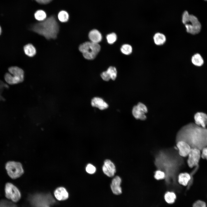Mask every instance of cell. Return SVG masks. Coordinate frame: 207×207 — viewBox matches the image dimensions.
Returning a JSON list of instances; mask_svg holds the SVG:
<instances>
[{"label":"cell","instance_id":"6da1fadb","mask_svg":"<svg viewBox=\"0 0 207 207\" xmlns=\"http://www.w3.org/2000/svg\"><path fill=\"white\" fill-rule=\"evenodd\" d=\"M207 128H203L195 124L190 123L183 127L178 132L176 142L183 141L188 143L191 148L201 151L207 146Z\"/></svg>","mask_w":207,"mask_h":207},{"label":"cell","instance_id":"7a4b0ae2","mask_svg":"<svg viewBox=\"0 0 207 207\" xmlns=\"http://www.w3.org/2000/svg\"><path fill=\"white\" fill-rule=\"evenodd\" d=\"M168 151H161L156 155L155 163L158 170L165 173V179L169 182L170 179L174 178L178 166L177 158Z\"/></svg>","mask_w":207,"mask_h":207},{"label":"cell","instance_id":"3957f363","mask_svg":"<svg viewBox=\"0 0 207 207\" xmlns=\"http://www.w3.org/2000/svg\"><path fill=\"white\" fill-rule=\"evenodd\" d=\"M31 30L47 39H55L59 32V26L55 17L52 16L33 25Z\"/></svg>","mask_w":207,"mask_h":207},{"label":"cell","instance_id":"277c9868","mask_svg":"<svg viewBox=\"0 0 207 207\" xmlns=\"http://www.w3.org/2000/svg\"><path fill=\"white\" fill-rule=\"evenodd\" d=\"M9 72L4 76L5 83L8 85H13L22 82L24 79V73L21 68L17 66H12L8 69Z\"/></svg>","mask_w":207,"mask_h":207},{"label":"cell","instance_id":"5b68a950","mask_svg":"<svg viewBox=\"0 0 207 207\" xmlns=\"http://www.w3.org/2000/svg\"><path fill=\"white\" fill-rule=\"evenodd\" d=\"M100 49V46L98 43L91 41L84 42L79 47V50L82 53L84 57L88 60L95 59Z\"/></svg>","mask_w":207,"mask_h":207},{"label":"cell","instance_id":"8992f818","mask_svg":"<svg viewBox=\"0 0 207 207\" xmlns=\"http://www.w3.org/2000/svg\"><path fill=\"white\" fill-rule=\"evenodd\" d=\"M5 167L7 175L13 179L20 177L24 172L22 165L18 161L14 160L7 161L5 164Z\"/></svg>","mask_w":207,"mask_h":207},{"label":"cell","instance_id":"52a82bcc","mask_svg":"<svg viewBox=\"0 0 207 207\" xmlns=\"http://www.w3.org/2000/svg\"><path fill=\"white\" fill-rule=\"evenodd\" d=\"M29 200L33 207H46L55 202L52 196L48 194H34L30 197Z\"/></svg>","mask_w":207,"mask_h":207},{"label":"cell","instance_id":"ba28073f","mask_svg":"<svg viewBox=\"0 0 207 207\" xmlns=\"http://www.w3.org/2000/svg\"><path fill=\"white\" fill-rule=\"evenodd\" d=\"M5 192L6 198L14 202H18L21 198V194L20 190L11 183L7 182L5 184Z\"/></svg>","mask_w":207,"mask_h":207},{"label":"cell","instance_id":"9c48e42d","mask_svg":"<svg viewBox=\"0 0 207 207\" xmlns=\"http://www.w3.org/2000/svg\"><path fill=\"white\" fill-rule=\"evenodd\" d=\"M188 33L195 34L199 33L201 29V25L198 19L193 15L190 14L188 22L185 24Z\"/></svg>","mask_w":207,"mask_h":207},{"label":"cell","instance_id":"30bf717a","mask_svg":"<svg viewBox=\"0 0 207 207\" xmlns=\"http://www.w3.org/2000/svg\"><path fill=\"white\" fill-rule=\"evenodd\" d=\"M187 163L189 167L192 168L198 166V164L201 158V150L195 148H191L188 156Z\"/></svg>","mask_w":207,"mask_h":207},{"label":"cell","instance_id":"8fae6325","mask_svg":"<svg viewBox=\"0 0 207 207\" xmlns=\"http://www.w3.org/2000/svg\"><path fill=\"white\" fill-rule=\"evenodd\" d=\"M147 112V109L146 106L141 102L134 106L132 110V114L135 118L143 120L146 118L145 113Z\"/></svg>","mask_w":207,"mask_h":207},{"label":"cell","instance_id":"7c38bea8","mask_svg":"<svg viewBox=\"0 0 207 207\" xmlns=\"http://www.w3.org/2000/svg\"><path fill=\"white\" fill-rule=\"evenodd\" d=\"M176 146L179 154L183 157L188 156L191 148L188 143L182 140L176 142Z\"/></svg>","mask_w":207,"mask_h":207},{"label":"cell","instance_id":"4fadbf2b","mask_svg":"<svg viewBox=\"0 0 207 207\" xmlns=\"http://www.w3.org/2000/svg\"><path fill=\"white\" fill-rule=\"evenodd\" d=\"M102 170L106 175L111 177L114 176L116 172L115 166L111 160L107 159L104 162L102 167Z\"/></svg>","mask_w":207,"mask_h":207},{"label":"cell","instance_id":"5bb4252c","mask_svg":"<svg viewBox=\"0 0 207 207\" xmlns=\"http://www.w3.org/2000/svg\"><path fill=\"white\" fill-rule=\"evenodd\" d=\"M117 71L116 68L113 66H110L105 71L101 74L102 79L106 81H108L110 79L114 80L117 76Z\"/></svg>","mask_w":207,"mask_h":207},{"label":"cell","instance_id":"9a60e30c","mask_svg":"<svg viewBox=\"0 0 207 207\" xmlns=\"http://www.w3.org/2000/svg\"><path fill=\"white\" fill-rule=\"evenodd\" d=\"M121 179L118 176H116L112 180L110 184L111 190L113 194L119 195L122 193V189L120 186Z\"/></svg>","mask_w":207,"mask_h":207},{"label":"cell","instance_id":"2e32d148","mask_svg":"<svg viewBox=\"0 0 207 207\" xmlns=\"http://www.w3.org/2000/svg\"><path fill=\"white\" fill-rule=\"evenodd\" d=\"M54 195L55 198L60 201L66 200L69 197L68 191L65 188L62 187L57 188L54 191Z\"/></svg>","mask_w":207,"mask_h":207},{"label":"cell","instance_id":"e0dca14e","mask_svg":"<svg viewBox=\"0 0 207 207\" xmlns=\"http://www.w3.org/2000/svg\"><path fill=\"white\" fill-rule=\"evenodd\" d=\"M195 124L203 128H206L207 126V115L203 112L196 113L194 116Z\"/></svg>","mask_w":207,"mask_h":207},{"label":"cell","instance_id":"ac0fdd59","mask_svg":"<svg viewBox=\"0 0 207 207\" xmlns=\"http://www.w3.org/2000/svg\"><path fill=\"white\" fill-rule=\"evenodd\" d=\"M91 104L93 107H96L100 110H103L108 108V105L102 99L94 97L91 101Z\"/></svg>","mask_w":207,"mask_h":207},{"label":"cell","instance_id":"d6986e66","mask_svg":"<svg viewBox=\"0 0 207 207\" xmlns=\"http://www.w3.org/2000/svg\"><path fill=\"white\" fill-rule=\"evenodd\" d=\"M177 178L178 182L180 184L187 186L191 181V176L188 173H181L178 175Z\"/></svg>","mask_w":207,"mask_h":207},{"label":"cell","instance_id":"ffe728a7","mask_svg":"<svg viewBox=\"0 0 207 207\" xmlns=\"http://www.w3.org/2000/svg\"><path fill=\"white\" fill-rule=\"evenodd\" d=\"M89 37L91 41L96 43H98L102 39L101 34L96 29L93 30L90 32Z\"/></svg>","mask_w":207,"mask_h":207},{"label":"cell","instance_id":"44dd1931","mask_svg":"<svg viewBox=\"0 0 207 207\" xmlns=\"http://www.w3.org/2000/svg\"><path fill=\"white\" fill-rule=\"evenodd\" d=\"M153 39L154 43L158 46L163 45L166 41L165 36L160 32L156 33L153 36Z\"/></svg>","mask_w":207,"mask_h":207},{"label":"cell","instance_id":"7402d4cb","mask_svg":"<svg viewBox=\"0 0 207 207\" xmlns=\"http://www.w3.org/2000/svg\"><path fill=\"white\" fill-rule=\"evenodd\" d=\"M24 50L25 54L30 57L33 56L36 53L35 48L31 44H28L25 45Z\"/></svg>","mask_w":207,"mask_h":207},{"label":"cell","instance_id":"603a6c76","mask_svg":"<svg viewBox=\"0 0 207 207\" xmlns=\"http://www.w3.org/2000/svg\"><path fill=\"white\" fill-rule=\"evenodd\" d=\"M191 61L193 64L198 66H202L204 62L202 57L199 53L193 55L191 57Z\"/></svg>","mask_w":207,"mask_h":207},{"label":"cell","instance_id":"cb8c5ba5","mask_svg":"<svg viewBox=\"0 0 207 207\" xmlns=\"http://www.w3.org/2000/svg\"><path fill=\"white\" fill-rule=\"evenodd\" d=\"M176 198V195L175 193L171 191L167 192L164 196V198L166 202L169 204L174 203Z\"/></svg>","mask_w":207,"mask_h":207},{"label":"cell","instance_id":"d4e9b609","mask_svg":"<svg viewBox=\"0 0 207 207\" xmlns=\"http://www.w3.org/2000/svg\"><path fill=\"white\" fill-rule=\"evenodd\" d=\"M34 17L37 20L41 22L46 19L47 14L44 10L39 9L35 12L34 14Z\"/></svg>","mask_w":207,"mask_h":207},{"label":"cell","instance_id":"484cf974","mask_svg":"<svg viewBox=\"0 0 207 207\" xmlns=\"http://www.w3.org/2000/svg\"><path fill=\"white\" fill-rule=\"evenodd\" d=\"M58 19L62 22H67L69 19V15L68 12L65 10L60 11L58 14Z\"/></svg>","mask_w":207,"mask_h":207},{"label":"cell","instance_id":"4316f807","mask_svg":"<svg viewBox=\"0 0 207 207\" xmlns=\"http://www.w3.org/2000/svg\"><path fill=\"white\" fill-rule=\"evenodd\" d=\"M120 50L122 52L126 55H129L131 54L132 51V46L128 44H124L122 46Z\"/></svg>","mask_w":207,"mask_h":207},{"label":"cell","instance_id":"83f0119b","mask_svg":"<svg viewBox=\"0 0 207 207\" xmlns=\"http://www.w3.org/2000/svg\"><path fill=\"white\" fill-rule=\"evenodd\" d=\"M9 88L8 85L0 80V102L4 101L5 99L2 95L3 91Z\"/></svg>","mask_w":207,"mask_h":207},{"label":"cell","instance_id":"f1b7e54d","mask_svg":"<svg viewBox=\"0 0 207 207\" xmlns=\"http://www.w3.org/2000/svg\"><path fill=\"white\" fill-rule=\"evenodd\" d=\"M165 173L160 170H158L154 173V177L156 180H159L165 179Z\"/></svg>","mask_w":207,"mask_h":207},{"label":"cell","instance_id":"f546056e","mask_svg":"<svg viewBox=\"0 0 207 207\" xmlns=\"http://www.w3.org/2000/svg\"><path fill=\"white\" fill-rule=\"evenodd\" d=\"M117 36L114 33H112L108 34L106 39L108 43L110 44H112L115 42L117 39Z\"/></svg>","mask_w":207,"mask_h":207},{"label":"cell","instance_id":"4dcf8cb0","mask_svg":"<svg viewBox=\"0 0 207 207\" xmlns=\"http://www.w3.org/2000/svg\"><path fill=\"white\" fill-rule=\"evenodd\" d=\"M190 14L187 11H184L182 16V22L185 25L188 23Z\"/></svg>","mask_w":207,"mask_h":207},{"label":"cell","instance_id":"1f68e13d","mask_svg":"<svg viewBox=\"0 0 207 207\" xmlns=\"http://www.w3.org/2000/svg\"><path fill=\"white\" fill-rule=\"evenodd\" d=\"M192 207H207L205 202L201 200H198L193 204Z\"/></svg>","mask_w":207,"mask_h":207},{"label":"cell","instance_id":"d6a6232c","mask_svg":"<svg viewBox=\"0 0 207 207\" xmlns=\"http://www.w3.org/2000/svg\"><path fill=\"white\" fill-rule=\"evenodd\" d=\"M96 170L95 167L90 164H88L86 168L87 172L90 174H93L96 171Z\"/></svg>","mask_w":207,"mask_h":207},{"label":"cell","instance_id":"836d02e7","mask_svg":"<svg viewBox=\"0 0 207 207\" xmlns=\"http://www.w3.org/2000/svg\"><path fill=\"white\" fill-rule=\"evenodd\" d=\"M201 151V158L207 160V146L204 147Z\"/></svg>","mask_w":207,"mask_h":207},{"label":"cell","instance_id":"e575fe53","mask_svg":"<svg viewBox=\"0 0 207 207\" xmlns=\"http://www.w3.org/2000/svg\"><path fill=\"white\" fill-rule=\"evenodd\" d=\"M37 3L42 4H45L50 2L52 0H35Z\"/></svg>","mask_w":207,"mask_h":207},{"label":"cell","instance_id":"d590c367","mask_svg":"<svg viewBox=\"0 0 207 207\" xmlns=\"http://www.w3.org/2000/svg\"><path fill=\"white\" fill-rule=\"evenodd\" d=\"M1 26H0V35L1 34Z\"/></svg>","mask_w":207,"mask_h":207},{"label":"cell","instance_id":"8d00e7d4","mask_svg":"<svg viewBox=\"0 0 207 207\" xmlns=\"http://www.w3.org/2000/svg\"><path fill=\"white\" fill-rule=\"evenodd\" d=\"M46 207H49V206H46Z\"/></svg>","mask_w":207,"mask_h":207},{"label":"cell","instance_id":"74e56055","mask_svg":"<svg viewBox=\"0 0 207 207\" xmlns=\"http://www.w3.org/2000/svg\"><path fill=\"white\" fill-rule=\"evenodd\" d=\"M205 0V1H207V0Z\"/></svg>","mask_w":207,"mask_h":207},{"label":"cell","instance_id":"f35d334b","mask_svg":"<svg viewBox=\"0 0 207 207\" xmlns=\"http://www.w3.org/2000/svg\"></svg>","mask_w":207,"mask_h":207}]
</instances>
